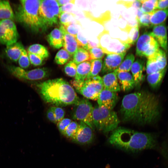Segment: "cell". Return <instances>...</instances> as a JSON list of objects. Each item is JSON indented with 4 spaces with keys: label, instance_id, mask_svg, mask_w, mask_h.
Wrapping results in <instances>:
<instances>
[{
    "label": "cell",
    "instance_id": "1",
    "mask_svg": "<svg viewBox=\"0 0 168 168\" xmlns=\"http://www.w3.org/2000/svg\"><path fill=\"white\" fill-rule=\"evenodd\" d=\"M120 112L123 121L140 125L150 124L159 117L160 105L158 97L146 91H141L125 96Z\"/></svg>",
    "mask_w": 168,
    "mask_h": 168
},
{
    "label": "cell",
    "instance_id": "2",
    "mask_svg": "<svg viewBox=\"0 0 168 168\" xmlns=\"http://www.w3.org/2000/svg\"><path fill=\"white\" fill-rule=\"evenodd\" d=\"M108 141L110 144L118 149L134 153L154 149L157 145L155 134L122 127L112 131Z\"/></svg>",
    "mask_w": 168,
    "mask_h": 168
},
{
    "label": "cell",
    "instance_id": "3",
    "mask_svg": "<svg viewBox=\"0 0 168 168\" xmlns=\"http://www.w3.org/2000/svg\"><path fill=\"white\" fill-rule=\"evenodd\" d=\"M36 85L44 101L56 106L75 105L80 100L73 87L62 78L49 79Z\"/></svg>",
    "mask_w": 168,
    "mask_h": 168
},
{
    "label": "cell",
    "instance_id": "4",
    "mask_svg": "<svg viewBox=\"0 0 168 168\" xmlns=\"http://www.w3.org/2000/svg\"><path fill=\"white\" fill-rule=\"evenodd\" d=\"M40 0H20L14 14L15 19L33 32L45 30L39 13Z\"/></svg>",
    "mask_w": 168,
    "mask_h": 168
},
{
    "label": "cell",
    "instance_id": "5",
    "mask_svg": "<svg viewBox=\"0 0 168 168\" xmlns=\"http://www.w3.org/2000/svg\"><path fill=\"white\" fill-rule=\"evenodd\" d=\"M92 120L95 127L104 133L113 131L120 123L114 111L98 105L93 108Z\"/></svg>",
    "mask_w": 168,
    "mask_h": 168
},
{
    "label": "cell",
    "instance_id": "6",
    "mask_svg": "<svg viewBox=\"0 0 168 168\" xmlns=\"http://www.w3.org/2000/svg\"><path fill=\"white\" fill-rule=\"evenodd\" d=\"M71 83L77 91L86 98L92 100H97L104 89L102 77L98 75L84 81L74 79Z\"/></svg>",
    "mask_w": 168,
    "mask_h": 168
},
{
    "label": "cell",
    "instance_id": "7",
    "mask_svg": "<svg viewBox=\"0 0 168 168\" xmlns=\"http://www.w3.org/2000/svg\"><path fill=\"white\" fill-rule=\"evenodd\" d=\"M39 13L45 30L57 24L59 7L56 0H41Z\"/></svg>",
    "mask_w": 168,
    "mask_h": 168
},
{
    "label": "cell",
    "instance_id": "8",
    "mask_svg": "<svg viewBox=\"0 0 168 168\" xmlns=\"http://www.w3.org/2000/svg\"><path fill=\"white\" fill-rule=\"evenodd\" d=\"M159 45L155 39L147 32L139 37L136 48V54L140 57L147 58L153 54L159 49Z\"/></svg>",
    "mask_w": 168,
    "mask_h": 168
},
{
    "label": "cell",
    "instance_id": "9",
    "mask_svg": "<svg viewBox=\"0 0 168 168\" xmlns=\"http://www.w3.org/2000/svg\"><path fill=\"white\" fill-rule=\"evenodd\" d=\"M94 107L87 100H80L75 104L72 113L73 119L82 122L93 130L95 129L92 120V112Z\"/></svg>",
    "mask_w": 168,
    "mask_h": 168
},
{
    "label": "cell",
    "instance_id": "10",
    "mask_svg": "<svg viewBox=\"0 0 168 168\" xmlns=\"http://www.w3.org/2000/svg\"><path fill=\"white\" fill-rule=\"evenodd\" d=\"M6 67L12 75L20 79L40 80L47 77L49 74V70L45 68L26 71L20 67L13 65H7Z\"/></svg>",
    "mask_w": 168,
    "mask_h": 168
},
{
    "label": "cell",
    "instance_id": "11",
    "mask_svg": "<svg viewBox=\"0 0 168 168\" xmlns=\"http://www.w3.org/2000/svg\"><path fill=\"white\" fill-rule=\"evenodd\" d=\"M19 35L13 21L4 19L0 21V43L8 46L16 42Z\"/></svg>",
    "mask_w": 168,
    "mask_h": 168
},
{
    "label": "cell",
    "instance_id": "12",
    "mask_svg": "<svg viewBox=\"0 0 168 168\" xmlns=\"http://www.w3.org/2000/svg\"><path fill=\"white\" fill-rule=\"evenodd\" d=\"M126 52L120 53H110L105 57L101 71L102 74L114 72L120 66L126 55Z\"/></svg>",
    "mask_w": 168,
    "mask_h": 168
},
{
    "label": "cell",
    "instance_id": "13",
    "mask_svg": "<svg viewBox=\"0 0 168 168\" xmlns=\"http://www.w3.org/2000/svg\"><path fill=\"white\" fill-rule=\"evenodd\" d=\"M79 128L72 139L75 143L81 144H88L94 140V137L92 129L84 123L80 121Z\"/></svg>",
    "mask_w": 168,
    "mask_h": 168
},
{
    "label": "cell",
    "instance_id": "14",
    "mask_svg": "<svg viewBox=\"0 0 168 168\" xmlns=\"http://www.w3.org/2000/svg\"><path fill=\"white\" fill-rule=\"evenodd\" d=\"M118 100L117 92L104 89L97 99L98 105L113 110Z\"/></svg>",
    "mask_w": 168,
    "mask_h": 168
},
{
    "label": "cell",
    "instance_id": "15",
    "mask_svg": "<svg viewBox=\"0 0 168 168\" xmlns=\"http://www.w3.org/2000/svg\"><path fill=\"white\" fill-rule=\"evenodd\" d=\"M150 33L157 41L159 46L166 51L168 50V38L165 23L153 26Z\"/></svg>",
    "mask_w": 168,
    "mask_h": 168
},
{
    "label": "cell",
    "instance_id": "16",
    "mask_svg": "<svg viewBox=\"0 0 168 168\" xmlns=\"http://www.w3.org/2000/svg\"><path fill=\"white\" fill-rule=\"evenodd\" d=\"M59 28L63 35V49L70 55H72L79 48L75 37L68 33L63 26L61 25Z\"/></svg>",
    "mask_w": 168,
    "mask_h": 168
},
{
    "label": "cell",
    "instance_id": "17",
    "mask_svg": "<svg viewBox=\"0 0 168 168\" xmlns=\"http://www.w3.org/2000/svg\"><path fill=\"white\" fill-rule=\"evenodd\" d=\"M102 79L104 89L116 92L120 91L116 74L114 72L105 74Z\"/></svg>",
    "mask_w": 168,
    "mask_h": 168
},
{
    "label": "cell",
    "instance_id": "18",
    "mask_svg": "<svg viewBox=\"0 0 168 168\" xmlns=\"http://www.w3.org/2000/svg\"><path fill=\"white\" fill-rule=\"evenodd\" d=\"M116 73L120 89L123 91H129L133 89L135 86L133 77L129 72H121Z\"/></svg>",
    "mask_w": 168,
    "mask_h": 168
},
{
    "label": "cell",
    "instance_id": "19",
    "mask_svg": "<svg viewBox=\"0 0 168 168\" xmlns=\"http://www.w3.org/2000/svg\"><path fill=\"white\" fill-rule=\"evenodd\" d=\"M144 67V61L140 59H137L132 66L130 71L136 87L139 86L143 79Z\"/></svg>",
    "mask_w": 168,
    "mask_h": 168
},
{
    "label": "cell",
    "instance_id": "20",
    "mask_svg": "<svg viewBox=\"0 0 168 168\" xmlns=\"http://www.w3.org/2000/svg\"><path fill=\"white\" fill-rule=\"evenodd\" d=\"M47 40L52 47L59 49L63 46V35L59 28L54 29L47 36Z\"/></svg>",
    "mask_w": 168,
    "mask_h": 168
},
{
    "label": "cell",
    "instance_id": "21",
    "mask_svg": "<svg viewBox=\"0 0 168 168\" xmlns=\"http://www.w3.org/2000/svg\"><path fill=\"white\" fill-rule=\"evenodd\" d=\"M24 49L23 45L21 42H16L6 46L5 51L6 55L10 59L16 62Z\"/></svg>",
    "mask_w": 168,
    "mask_h": 168
},
{
    "label": "cell",
    "instance_id": "22",
    "mask_svg": "<svg viewBox=\"0 0 168 168\" xmlns=\"http://www.w3.org/2000/svg\"><path fill=\"white\" fill-rule=\"evenodd\" d=\"M168 17V8L155 10L151 13L150 18L151 27L164 23Z\"/></svg>",
    "mask_w": 168,
    "mask_h": 168
},
{
    "label": "cell",
    "instance_id": "23",
    "mask_svg": "<svg viewBox=\"0 0 168 168\" xmlns=\"http://www.w3.org/2000/svg\"><path fill=\"white\" fill-rule=\"evenodd\" d=\"M91 69V63L89 61H86L77 66L75 80L84 81L89 74Z\"/></svg>",
    "mask_w": 168,
    "mask_h": 168
},
{
    "label": "cell",
    "instance_id": "24",
    "mask_svg": "<svg viewBox=\"0 0 168 168\" xmlns=\"http://www.w3.org/2000/svg\"><path fill=\"white\" fill-rule=\"evenodd\" d=\"M7 19H15L14 13L8 1L0 0V21Z\"/></svg>",
    "mask_w": 168,
    "mask_h": 168
},
{
    "label": "cell",
    "instance_id": "25",
    "mask_svg": "<svg viewBox=\"0 0 168 168\" xmlns=\"http://www.w3.org/2000/svg\"><path fill=\"white\" fill-rule=\"evenodd\" d=\"M166 68L159 71L147 75V80L150 86L153 89L158 88L165 75Z\"/></svg>",
    "mask_w": 168,
    "mask_h": 168
},
{
    "label": "cell",
    "instance_id": "26",
    "mask_svg": "<svg viewBox=\"0 0 168 168\" xmlns=\"http://www.w3.org/2000/svg\"><path fill=\"white\" fill-rule=\"evenodd\" d=\"M148 57L152 58L155 60L160 70L166 68L167 64V58L166 53L163 50L159 48Z\"/></svg>",
    "mask_w": 168,
    "mask_h": 168
},
{
    "label": "cell",
    "instance_id": "27",
    "mask_svg": "<svg viewBox=\"0 0 168 168\" xmlns=\"http://www.w3.org/2000/svg\"><path fill=\"white\" fill-rule=\"evenodd\" d=\"M28 52L39 56L44 59L48 57L49 52L44 46L40 44H34L30 45L28 49Z\"/></svg>",
    "mask_w": 168,
    "mask_h": 168
},
{
    "label": "cell",
    "instance_id": "28",
    "mask_svg": "<svg viewBox=\"0 0 168 168\" xmlns=\"http://www.w3.org/2000/svg\"><path fill=\"white\" fill-rule=\"evenodd\" d=\"M134 60L135 57L133 54H128L118 68L114 72L116 73L121 72H129L131 70Z\"/></svg>",
    "mask_w": 168,
    "mask_h": 168
},
{
    "label": "cell",
    "instance_id": "29",
    "mask_svg": "<svg viewBox=\"0 0 168 168\" xmlns=\"http://www.w3.org/2000/svg\"><path fill=\"white\" fill-rule=\"evenodd\" d=\"M89 60L88 51L81 47H79L73 55L72 61L77 65Z\"/></svg>",
    "mask_w": 168,
    "mask_h": 168
},
{
    "label": "cell",
    "instance_id": "30",
    "mask_svg": "<svg viewBox=\"0 0 168 168\" xmlns=\"http://www.w3.org/2000/svg\"><path fill=\"white\" fill-rule=\"evenodd\" d=\"M91 69L86 79L87 80L98 75L101 71L103 61L101 59L91 60Z\"/></svg>",
    "mask_w": 168,
    "mask_h": 168
},
{
    "label": "cell",
    "instance_id": "31",
    "mask_svg": "<svg viewBox=\"0 0 168 168\" xmlns=\"http://www.w3.org/2000/svg\"><path fill=\"white\" fill-rule=\"evenodd\" d=\"M142 4L141 9L143 13H151L156 10L157 0H140Z\"/></svg>",
    "mask_w": 168,
    "mask_h": 168
},
{
    "label": "cell",
    "instance_id": "32",
    "mask_svg": "<svg viewBox=\"0 0 168 168\" xmlns=\"http://www.w3.org/2000/svg\"><path fill=\"white\" fill-rule=\"evenodd\" d=\"M71 55L65 49H62L57 53L55 57V63L59 65H63L69 60Z\"/></svg>",
    "mask_w": 168,
    "mask_h": 168
},
{
    "label": "cell",
    "instance_id": "33",
    "mask_svg": "<svg viewBox=\"0 0 168 168\" xmlns=\"http://www.w3.org/2000/svg\"><path fill=\"white\" fill-rule=\"evenodd\" d=\"M76 15L71 12H64L59 14L58 19L61 25L65 26L77 20Z\"/></svg>",
    "mask_w": 168,
    "mask_h": 168
},
{
    "label": "cell",
    "instance_id": "34",
    "mask_svg": "<svg viewBox=\"0 0 168 168\" xmlns=\"http://www.w3.org/2000/svg\"><path fill=\"white\" fill-rule=\"evenodd\" d=\"M139 26L137 24L131 29L127 40L124 42L131 46L137 41L139 38Z\"/></svg>",
    "mask_w": 168,
    "mask_h": 168
},
{
    "label": "cell",
    "instance_id": "35",
    "mask_svg": "<svg viewBox=\"0 0 168 168\" xmlns=\"http://www.w3.org/2000/svg\"><path fill=\"white\" fill-rule=\"evenodd\" d=\"M79 125V124L76 122L72 121L63 134L67 138L72 139L78 130Z\"/></svg>",
    "mask_w": 168,
    "mask_h": 168
},
{
    "label": "cell",
    "instance_id": "36",
    "mask_svg": "<svg viewBox=\"0 0 168 168\" xmlns=\"http://www.w3.org/2000/svg\"><path fill=\"white\" fill-rule=\"evenodd\" d=\"M147 58V60L146 65V71L147 75L161 71L154 58L151 57Z\"/></svg>",
    "mask_w": 168,
    "mask_h": 168
},
{
    "label": "cell",
    "instance_id": "37",
    "mask_svg": "<svg viewBox=\"0 0 168 168\" xmlns=\"http://www.w3.org/2000/svg\"><path fill=\"white\" fill-rule=\"evenodd\" d=\"M89 54L90 60L101 59L105 55V53L100 47H96L89 49L88 50Z\"/></svg>",
    "mask_w": 168,
    "mask_h": 168
},
{
    "label": "cell",
    "instance_id": "38",
    "mask_svg": "<svg viewBox=\"0 0 168 168\" xmlns=\"http://www.w3.org/2000/svg\"><path fill=\"white\" fill-rule=\"evenodd\" d=\"M18 63L20 67L23 69L27 68L30 65V62L28 52L25 49L22 51L18 60Z\"/></svg>",
    "mask_w": 168,
    "mask_h": 168
},
{
    "label": "cell",
    "instance_id": "39",
    "mask_svg": "<svg viewBox=\"0 0 168 168\" xmlns=\"http://www.w3.org/2000/svg\"><path fill=\"white\" fill-rule=\"evenodd\" d=\"M151 13H144L139 19L136 20L138 26L144 27H151Z\"/></svg>",
    "mask_w": 168,
    "mask_h": 168
},
{
    "label": "cell",
    "instance_id": "40",
    "mask_svg": "<svg viewBox=\"0 0 168 168\" xmlns=\"http://www.w3.org/2000/svg\"><path fill=\"white\" fill-rule=\"evenodd\" d=\"M77 66L72 61H70L64 67V71L65 73L69 77H75Z\"/></svg>",
    "mask_w": 168,
    "mask_h": 168
},
{
    "label": "cell",
    "instance_id": "41",
    "mask_svg": "<svg viewBox=\"0 0 168 168\" xmlns=\"http://www.w3.org/2000/svg\"><path fill=\"white\" fill-rule=\"evenodd\" d=\"M77 21L72 22L67 25L63 26L66 31L75 37L78 32L79 30L77 25H79Z\"/></svg>",
    "mask_w": 168,
    "mask_h": 168
},
{
    "label": "cell",
    "instance_id": "42",
    "mask_svg": "<svg viewBox=\"0 0 168 168\" xmlns=\"http://www.w3.org/2000/svg\"><path fill=\"white\" fill-rule=\"evenodd\" d=\"M28 57L30 63L34 66H39L41 65L44 59L35 54L28 52Z\"/></svg>",
    "mask_w": 168,
    "mask_h": 168
},
{
    "label": "cell",
    "instance_id": "43",
    "mask_svg": "<svg viewBox=\"0 0 168 168\" xmlns=\"http://www.w3.org/2000/svg\"><path fill=\"white\" fill-rule=\"evenodd\" d=\"M77 42L79 46L88 50V41L83 36L80 31L75 37Z\"/></svg>",
    "mask_w": 168,
    "mask_h": 168
},
{
    "label": "cell",
    "instance_id": "44",
    "mask_svg": "<svg viewBox=\"0 0 168 168\" xmlns=\"http://www.w3.org/2000/svg\"><path fill=\"white\" fill-rule=\"evenodd\" d=\"M50 108L55 114L57 123L64 118L65 112L62 108L58 106H53Z\"/></svg>",
    "mask_w": 168,
    "mask_h": 168
},
{
    "label": "cell",
    "instance_id": "45",
    "mask_svg": "<svg viewBox=\"0 0 168 168\" xmlns=\"http://www.w3.org/2000/svg\"><path fill=\"white\" fill-rule=\"evenodd\" d=\"M71 122L70 119L63 118L57 123L58 128L62 134Z\"/></svg>",
    "mask_w": 168,
    "mask_h": 168
},
{
    "label": "cell",
    "instance_id": "46",
    "mask_svg": "<svg viewBox=\"0 0 168 168\" xmlns=\"http://www.w3.org/2000/svg\"><path fill=\"white\" fill-rule=\"evenodd\" d=\"M168 8V0H157L156 9H164Z\"/></svg>",
    "mask_w": 168,
    "mask_h": 168
},
{
    "label": "cell",
    "instance_id": "47",
    "mask_svg": "<svg viewBox=\"0 0 168 168\" xmlns=\"http://www.w3.org/2000/svg\"><path fill=\"white\" fill-rule=\"evenodd\" d=\"M48 119L54 123H57L55 114L52 110L50 108L47 110L46 113Z\"/></svg>",
    "mask_w": 168,
    "mask_h": 168
},
{
    "label": "cell",
    "instance_id": "48",
    "mask_svg": "<svg viewBox=\"0 0 168 168\" xmlns=\"http://www.w3.org/2000/svg\"><path fill=\"white\" fill-rule=\"evenodd\" d=\"M74 5L73 4L68 3L59 7V13L64 12H70Z\"/></svg>",
    "mask_w": 168,
    "mask_h": 168
},
{
    "label": "cell",
    "instance_id": "49",
    "mask_svg": "<svg viewBox=\"0 0 168 168\" xmlns=\"http://www.w3.org/2000/svg\"><path fill=\"white\" fill-rule=\"evenodd\" d=\"M59 6L61 7L68 3H71L74 5L75 3V0H56Z\"/></svg>",
    "mask_w": 168,
    "mask_h": 168
},
{
    "label": "cell",
    "instance_id": "50",
    "mask_svg": "<svg viewBox=\"0 0 168 168\" xmlns=\"http://www.w3.org/2000/svg\"><path fill=\"white\" fill-rule=\"evenodd\" d=\"M97 47L96 44L90 41H88V50L89 49Z\"/></svg>",
    "mask_w": 168,
    "mask_h": 168
},
{
    "label": "cell",
    "instance_id": "51",
    "mask_svg": "<svg viewBox=\"0 0 168 168\" xmlns=\"http://www.w3.org/2000/svg\"><path fill=\"white\" fill-rule=\"evenodd\" d=\"M144 14L141 9V8L137 9L136 20L138 19Z\"/></svg>",
    "mask_w": 168,
    "mask_h": 168
}]
</instances>
